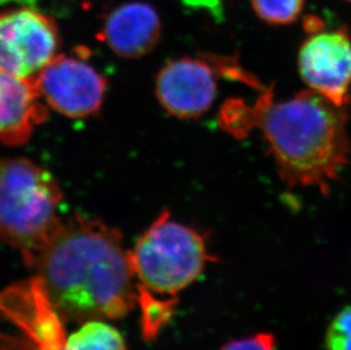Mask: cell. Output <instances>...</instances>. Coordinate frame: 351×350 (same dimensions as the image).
I'll use <instances>...</instances> for the list:
<instances>
[{
	"label": "cell",
	"mask_w": 351,
	"mask_h": 350,
	"mask_svg": "<svg viewBox=\"0 0 351 350\" xmlns=\"http://www.w3.org/2000/svg\"><path fill=\"white\" fill-rule=\"evenodd\" d=\"M36 278L65 322L122 318L136 307L130 250L119 230L74 215L39 251Z\"/></svg>",
	"instance_id": "1"
},
{
	"label": "cell",
	"mask_w": 351,
	"mask_h": 350,
	"mask_svg": "<svg viewBox=\"0 0 351 350\" xmlns=\"http://www.w3.org/2000/svg\"><path fill=\"white\" fill-rule=\"evenodd\" d=\"M219 122L235 137L258 128L289 188L313 187L326 195L349 161L347 109L311 89L280 103L264 91L254 107L229 102Z\"/></svg>",
	"instance_id": "2"
},
{
	"label": "cell",
	"mask_w": 351,
	"mask_h": 350,
	"mask_svg": "<svg viewBox=\"0 0 351 350\" xmlns=\"http://www.w3.org/2000/svg\"><path fill=\"white\" fill-rule=\"evenodd\" d=\"M130 259L141 331L147 340L155 339L172 320L178 294L204 271L209 259L205 239L164 211L138 239Z\"/></svg>",
	"instance_id": "3"
},
{
	"label": "cell",
	"mask_w": 351,
	"mask_h": 350,
	"mask_svg": "<svg viewBox=\"0 0 351 350\" xmlns=\"http://www.w3.org/2000/svg\"><path fill=\"white\" fill-rule=\"evenodd\" d=\"M63 194L53 175L25 159H0V240L32 268L64 218Z\"/></svg>",
	"instance_id": "4"
},
{
	"label": "cell",
	"mask_w": 351,
	"mask_h": 350,
	"mask_svg": "<svg viewBox=\"0 0 351 350\" xmlns=\"http://www.w3.org/2000/svg\"><path fill=\"white\" fill-rule=\"evenodd\" d=\"M64 323L36 277L0 291V350H88L81 329L67 336Z\"/></svg>",
	"instance_id": "5"
},
{
	"label": "cell",
	"mask_w": 351,
	"mask_h": 350,
	"mask_svg": "<svg viewBox=\"0 0 351 350\" xmlns=\"http://www.w3.org/2000/svg\"><path fill=\"white\" fill-rule=\"evenodd\" d=\"M60 34L51 17L31 8L0 13V71L34 82L58 56Z\"/></svg>",
	"instance_id": "6"
},
{
	"label": "cell",
	"mask_w": 351,
	"mask_h": 350,
	"mask_svg": "<svg viewBox=\"0 0 351 350\" xmlns=\"http://www.w3.org/2000/svg\"><path fill=\"white\" fill-rule=\"evenodd\" d=\"M298 55L302 79L328 102L347 107L350 100L351 36L343 27L307 32Z\"/></svg>",
	"instance_id": "7"
},
{
	"label": "cell",
	"mask_w": 351,
	"mask_h": 350,
	"mask_svg": "<svg viewBox=\"0 0 351 350\" xmlns=\"http://www.w3.org/2000/svg\"><path fill=\"white\" fill-rule=\"evenodd\" d=\"M34 86L47 105L71 119L96 114L106 93V80L79 57H55L34 79Z\"/></svg>",
	"instance_id": "8"
},
{
	"label": "cell",
	"mask_w": 351,
	"mask_h": 350,
	"mask_svg": "<svg viewBox=\"0 0 351 350\" xmlns=\"http://www.w3.org/2000/svg\"><path fill=\"white\" fill-rule=\"evenodd\" d=\"M219 72L209 60L182 57L166 64L156 79V96L166 112L181 119L202 117L214 104Z\"/></svg>",
	"instance_id": "9"
},
{
	"label": "cell",
	"mask_w": 351,
	"mask_h": 350,
	"mask_svg": "<svg viewBox=\"0 0 351 350\" xmlns=\"http://www.w3.org/2000/svg\"><path fill=\"white\" fill-rule=\"evenodd\" d=\"M162 32L158 14L148 3H123L108 13L100 38L124 58L145 56L155 48Z\"/></svg>",
	"instance_id": "10"
},
{
	"label": "cell",
	"mask_w": 351,
	"mask_h": 350,
	"mask_svg": "<svg viewBox=\"0 0 351 350\" xmlns=\"http://www.w3.org/2000/svg\"><path fill=\"white\" fill-rule=\"evenodd\" d=\"M45 102L34 82L0 71V141L23 145L46 119Z\"/></svg>",
	"instance_id": "11"
},
{
	"label": "cell",
	"mask_w": 351,
	"mask_h": 350,
	"mask_svg": "<svg viewBox=\"0 0 351 350\" xmlns=\"http://www.w3.org/2000/svg\"><path fill=\"white\" fill-rule=\"evenodd\" d=\"M259 20L269 25H288L298 20L305 0H250Z\"/></svg>",
	"instance_id": "12"
},
{
	"label": "cell",
	"mask_w": 351,
	"mask_h": 350,
	"mask_svg": "<svg viewBox=\"0 0 351 350\" xmlns=\"http://www.w3.org/2000/svg\"><path fill=\"white\" fill-rule=\"evenodd\" d=\"M326 349L351 350V305L332 320L326 332Z\"/></svg>",
	"instance_id": "13"
},
{
	"label": "cell",
	"mask_w": 351,
	"mask_h": 350,
	"mask_svg": "<svg viewBox=\"0 0 351 350\" xmlns=\"http://www.w3.org/2000/svg\"><path fill=\"white\" fill-rule=\"evenodd\" d=\"M219 350H276V341L271 334H258L231 341Z\"/></svg>",
	"instance_id": "14"
},
{
	"label": "cell",
	"mask_w": 351,
	"mask_h": 350,
	"mask_svg": "<svg viewBox=\"0 0 351 350\" xmlns=\"http://www.w3.org/2000/svg\"><path fill=\"white\" fill-rule=\"evenodd\" d=\"M345 1H347V3H351V0H345Z\"/></svg>",
	"instance_id": "15"
}]
</instances>
